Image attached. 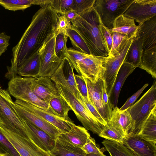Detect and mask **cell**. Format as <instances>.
Segmentation results:
<instances>
[{"mask_svg":"<svg viewBox=\"0 0 156 156\" xmlns=\"http://www.w3.org/2000/svg\"><path fill=\"white\" fill-rule=\"evenodd\" d=\"M135 135L156 144V107L152 110Z\"/></svg>","mask_w":156,"mask_h":156,"instance_id":"obj_24","label":"cell"},{"mask_svg":"<svg viewBox=\"0 0 156 156\" xmlns=\"http://www.w3.org/2000/svg\"><path fill=\"white\" fill-rule=\"evenodd\" d=\"M0 143L3 144L14 156H20L12 145L0 132Z\"/></svg>","mask_w":156,"mask_h":156,"instance_id":"obj_47","label":"cell"},{"mask_svg":"<svg viewBox=\"0 0 156 156\" xmlns=\"http://www.w3.org/2000/svg\"><path fill=\"white\" fill-rule=\"evenodd\" d=\"M86 83L90 101L107 123L111 115L104 105L102 98V87L104 83L102 77L94 83L84 77Z\"/></svg>","mask_w":156,"mask_h":156,"instance_id":"obj_16","label":"cell"},{"mask_svg":"<svg viewBox=\"0 0 156 156\" xmlns=\"http://www.w3.org/2000/svg\"><path fill=\"white\" fill-rule=\"evenodd\" d=\"M58 15L50 4L41 7L34 15L31 23L17 44L13 48L11 65L5 77L10 80L17 76L18 69L55 34Z\"/></svg>","mask_w":156,"mask_h":156,"instance_id":"obj_1","label":"cell"},{"mask_svg":"<svg viewBox=\"0 0 156 156\" xmlns=\"http://www.w3.org/2000/svg\"><path fill=\"white\" fill-rule=\"evenodd\" d=\"M34 78L17 75L9 82L8 91L16 99L29 103L57 116L48 103L40 100L32 92L31 86Z\"/></svg>","mask_w":156,"mask_h":156,"instance_id":"obj_5","label":"cell"},{"mask_svg":"<svg viewBox=\"0 0 156 156\" xmlns=\"http://www.w3.org/2000/svg\"><path fill=\"white\" fill-rule=\"evenodd\" d=\"M95 1V0H73L72 10L79 15L92 8Z\"/></svg>","mask_w":156,"mask_h":156,"instance_id":"obj_38","label":"cell"},{"mask_svg":"<svg viewBox=\"0 0 156 156\" xmlns=\"http://www.w3.org/2000/svg\"><path fill=\"white\" fill-rule=\"evenodd\" d=\"M51 0H0V5L5 9L16 11L24 10L32 5L41 7L49 4Z\"/></svg>","mask_w":156,"mask_h":156,"instance_id":"obj_26","label":"cell"},{"mask_svg":"<svg viewBox=\"0 0 156 156\" xmlns=\"http://www.w3.org/2000/svg\"><path fill=\"white\" fill-rule=\"evenodd\" d=\"M134 0H95L94 7L103 24L112 28L115 19L123 15Z\"/></svg>","mask_w":156,"mask_h":156,"instance_id":"obj_8","label":"cell"},{"mask_svg":"<svg viewBox=\"0 0 156 156\" xmlns=\"http://www.w3.org/2000/svg\"><path fill=\"white\" fill-rule=\"evenodd\" d=\"M67 18L71 21L76 18L79 15L73 10H71L65 13Z\"/></svg>","mask_w":156,"mask_h":156,"instance_id":"obj_48","label":"cell"},{"mask_svg":"<svg viewBox=\"0 0 156 156\" xmlns=\"http://www.w3.org/2000/svg\"><path fill=\"white\" fill-rule=\"evenodd\" d=\"M99 27L104 41L106 51L108 55L112 48V37L109 29L103 23L99 15Z\"/></svg>","mask_w":156,"mask_h":156,"instance_id":"obj_40","label":"cell"},{"mask_svg":"<svg viewBox=\"0 0 156 156\" xmlns=\"http://www.w3.org/2000/svg\"><path fill=\"white\" fill-rule=\"evenodd\" d=\"M123 15L140 25L156 16V0H134Z\"/></svg>","mask_w":156,"mask_h":156,"instance_id":"obj_11","label":"cell"},{"mask_svg":"<svg viewBox=\"0 0 156 156\" xmlns=\"http://www.w3.org/2000/svg\"><path fill=\"white\" fill-rule=\"evenodd\" d=\"M138 25H136L135 21L123 15L118 17L114 21L111 32H116L122 34L128 38L136 37Z\"/></svg>","mask_w":156,"mask_h":156,"instance_id":"obj_23","label":"cell"},{"mask_svg":"<svg viewBox=\"0 0 156 156\" xmlns=\"http://www.w3.org/2000/svg\"><path fill=\"white\" fill-rule=\"evenodd\" d=\"M156 107V81L136 102L127 110L135 122L133 132L136 134L141 128L153 109Z\"/></svg>","mask_w":156,"mask_h":156,"instance_id":"obj_6","label":"cell"},{"mask_svg":"<svg viewBox=\"0 0 156 156\" xmlns=\"http://www.w3.org/2000/svg\"><path fill=\"white\" fill-rule=\"evenodd\" d=\"M49 104L56 115L61 119L66 121L72 120L69 117L68 114L69 111L72 109L60 94L52 98Z\"/></svg>","mask_w":156,"mask_h":156,"instance_id":"obj_30","label":"cell"},{"mask_svg":"<svg viewBox=\"0 0 156 156\" xmlns=\"http://www.w3.org/2000/svg\"><path fill=\"white\" fill-rule=\"evenodd\" d=\"M12 106L21 118L39 128L54 139H56L58 135L62 133L53 125L14 101Z\"/></svg>","mask_w":156,"mask_h":156,"instance_id":"obj_14","label":"cell"},{"mask_svg":"<svg viewBox=\"0 0 156 156\" xmlns=\"http://www.w3.org/2000/svg\"><path fill=\"white\" fill-rule=\"evenodd\" d=\"M25 121L29 139L40 148L49 153L55 147L56 139L33 124Z\"/></svg>","mask_w":156,"mask_h":156,"instance_id":"obj_20","label":"cell"},{"mask_svg":"<svg viewBox=\"0 0 156 156\" xmlns=\"http://www.w3.org/2000/svg\"><path fill=\"white\" fill-rule=\"evenodd\" d=\"M71 22L85 41L92 55L108 56L99 27V15L94 7Z\"/></svg>","mask_w":156,"mask_h":156,"instance_id":"obj_3","label":"cell"},{"mask_svg":"<svg viewBox=\"0 0 156 156\" xmlns=\"http://www.w3.org/2000/svg\"><path fill=\"white\" fill-rule=\"evenodd\" d=\"M2 121L0 118V124H1V123H2Z\"/></svg>","mask_w":156,"mask_h":156,"instance_id":"obj_51","label":"cell"},{"mask_svg":"<svg viewBox=\"0 0 156 156\" xmlns=\"http://www.w3.org/2000/svg\"><path fill=\"white\" fill-rule=\"evenodd\" d=\"M85 156H105V155L103 153H101L98 154H88Z\"/></svg>","mask_w":156,"mask_h":156,"instance_id":"obj_49","label":"cell"},{"mask_svg":"<svg viewBox=\"0 0 156 156\" xmlns=\"http://www.w3.org/2000/svg\"><path fill=\"white\" fill-rule=\"evenodd\" d=\"M77 89L80 94L85 99L90 101L86 83L84 78L79 74H74Z\"/></svg>","mask_w":156,"mask_h":156,"instance_id":"obj_43","label":"cell"},{"mask_svg":"<svg viewBox=\"0 0 156 156\" xmlns=\"http://www.w3.org/2000/svg\"><path fill=\"white\" fill-rule=\"evenodd\" d=\"M138 67L156 78V45L144 50Z\"/></svg>","mask_w":156,"mask_h":156,"instance_id":"obj_27","label":"cell"},{"mask_svg":"<svg viewBox=\"0 0 156 156\" xmlns=\"http://www.w3.org/2000/svg\"><path fill=\"white\" fill-rule=\"evenodd\" d=\"M143 51L142 40L137 37L133 38L124 62L132 65L136 68L138 67Z\"/></svg>","mask_w":156,"mask_h":156,"instance_id":"obj_28","label":"cell"},{"mask_svg":"<svg viewBox=\"0 0 156 156\" xmlns=\"http://www.w3.org/2000/svg\"><path fill=\"white\" fill-rule=\"evenodd\" d=\"M58 22L55 34L60 32L66 33L67 30L71 25V21L67 18L65 14L60 15L58 14Z\"/></svg>","mask_w":156,"mask_h":156,"instance_id":"obj_44","label":"cell"},{"mask_svg":"<svg viewBox=\"0 0 156 156\" xmlns=\"http://www.w3.org/2000/svg\"><path fill=\"white\" fill-rule=\"evenodd\" d=\"M135 68L132 65L125 62L121 66L109 98L113 108L117 106L120 91L126 80Z\"/></svg>","mask_w":156,"mask_h":156,"instance_id":"obj_22","label":"cell"},{"mask_svg":"<svg viewBox=\"0 0 156 156\" xmlns=\"http://www.w3.org/2000/svg\"><path fill=\"white\" fill-rule=\"evenodd\" d=\"M62 72L70 89V91L77 98L80 93L77 89L75 80L73 68L66 57L61 64Z\"/></svg>","mask_w":156,"mask_h":156,"instance_id":"obj_33","label":"cell"},{"mask_svg":"<svg viewBox=\"0 0 156 156\" xmlns=\"http://www.w3.org/2000/svg\"><path fill=\"white\" fill-rule=\"evenodd\" d=\"M0 156H9V155L7 153H0Z\"/></svg>","mask_w":156,"mask_h":156,"instance_id":"obj_50","label":"cell"},{"mask_svg":"<svg viewBox=\"0 0 156 156\" xmlns=\"http://www.w3.org/2000/svg\"><path fill=\"white\" fill-rule=\"evenodd\" d=\"M13 102L8 91L0 85V118L2 125L28 139L26 121L15 110L12 106Z\"/></svg>","mask_w":156,"mask_h":156,"instance_id":"obj_4","label":"cell"},{"mask_svg":"<svg viewBox=\"0 0 156 156\" xmlns=\"http://www.w3.org/2000/svg\"><path fill=\"white\" fill-rule=\"evenodd\" d=\"M31 88L39 99L48 104L52 98L60 95L55 83L50 76L34 78L32 82Z\"/></svg>","mask_w":156,"mask_h":156,"instance_id":"obj_15","label":"cell"},{"mask_svg":"<svg viewBox=\"0 0 156 156\" xmlns=\"http://www.w3.org/2000/svg\"><path fill=\"white\" fill-rule=\"evenodd\" d=\"M111 32L112 41V48L108 55L109 56H112L117 52L121 46L129 39L122 34L114 32Z\"/></svg>","mask_w":156,"mask_h":156,"instance_id":"obj_37","label":"cell"},{"mask_svg":"<svg viewBox=\"0 0 156 156\" xmlns=\"http://www.w3.org/2000/svg\"><path fill=\"white\" fill-rule=\"evenodd\" d=\"M14 102L43 118L55 126L62 133L67 132L71 129L70 122L72 121V120H64L57 116L27 102L16 99Z\"/></svg>","mask_w":156,"mask_h":156,"instance_id":"obj_18","label":"cell"},{"mask_svg":"<svg viewBox=\"0 0 156 156\" xmlns=\"http://www.w3.org/2000/svg\"><path fill=\"white\" fill-rule=\"evenodd\" d=\"M135 122L127 110L121 111L117 106L112 109L107 124L124 137L133 133Z\"/></svg>","mask_w":156,"mask_h":156,"instance_id":"obj_13","label":"cell"},{"mask_svg":"<svg viewBox=\"0 0 156 156\" xmlns=\"http://www.w3.org/2000/svg\"><path fill=\"white\" fill-rule=\"evenodd\" d=\"M40 69V61L38 52L27 60L18 69L17 74L24 77H38Z\"/></svg>","mask_w":156,"mask_h":156,"instance_id":"obj_25","label":"cell"},{"mask_svg":"<svg viewBox=\"0 0 156 156\" xmlns=\"http://www.w3.org/2000/svg\"><path fill=\"white\" fill-rule=\"evenodd\" d=\"M148 84H145L140 89L129 97L127 100L123 105L119 109L120 111H123L127 110L129 107L139 97L144 90L148 86Z\"/></svg>","mask_w":156,"mask_h":156,"instance_id":"obj_45","label":"cell"},{"mask_svg":"<svg viewBox=\"0 0 156 156\" xmlns=\"http://www.w3.org/2000/svg\"><path fill=\"white\" fill-rule=\"evenodd\" d=\"M73 0H51L50 5L58 14H64L72 10Z\"/></svg>","mask_w":156,"mask_h":156,"instance_id":"obj_35","label":"cell"},{"mask_svg":"<svg viewBox=\"0 0 156 156\" xmlns=\"http://www.w3.org/2000/svg\"><path fill=\"white\" fill-rule=\"evenodd\" d=\"M70 125V130L61 133L57 139L69 145L81 148L91 137L90 135L85 128L76 125L73 121Z\"/></svg>","mask_w":156,"mask_h":156,"instance_id":"obj_19","label":"cell"},{"mask_svg":"<svg viewBox=\"0 0 156 156\" xmlns=\"http://www.w3.org/2000/svg\"><path fill=\"white\" fill-rule=\"evenodd\" d=\"M55 34V53L57 56L62 61L66 57V51L67 49L66 43L68 37L66 33L64 32H60Z\"/></svg>","mask_w":156,"mask_h":156,"instance_id":"obj_34","label":"cell"},{"mask_svg":"<svg viewBox=\"0 0 156 156\" xmlns=\"http://www.w3.org/2000/svg\"><path fill=\"white\" fill-rule=\"evenodd\" d=\"M77 99L86 107L101 123L104 126H105L107 124V123L90 101L84 98L80 93Z\"/></svg>","mask_w":156,"mask_h":156,"instance_id":"obj_41","label":"cell"},{"mask_svg":"<svg viewBox=\"0 0 156 156\" xmlns=\"http://www.w3.org/2000/svg\"><path fill=\"white\" fill-rule=\"evenodd\" d=\"M81 149L87 154H98L103 153L105 150H106L105 147L104 149H100L97 145L94 139L91 137L88 139Z\"/></svg>","mask_w":156,"mask_h":156,"instance_id":"obj_42","label":"cell"},{"mask_svg":"<svg viewBox=\"0 0 156 156\" xmlns=\"http://www.w3.org/2000/svg\"><path fill=\"white\" fill-rule=\"evenodd\" d=\"M136 37L142 40L144 50L156 45V16L138 25Z\"/></svg>","mask_w":156,"mask_h":156,"instance_id":"obj_21","label":"cell"},{"mask_svg":"<svg viewBox=\"0 0 156 156\" xmlns=\"http://www.w3.org/2000/svg\"><path fill=\"white\" fill-rule=\"evenodd\" d=\"M89 55L72 48H67L66 57L72 64L74 69L80 75L77 66V62L87 57Z\"/></svg>","mask_w":156,"mask_h":156,"instance_id":"obj_36","label":"cell"},{"mask_svg":"<svg viewBox=\"0 0 156 156\" xmlns=\"http://www.w3.org/2000/svg\"><path fill=\"white\" fill-rule=\"evenodd\" d=\"M10 38L5 32L0 33V56L7 50Z\"/></svg>","mask_w":156,"mask_h":156,"instance_id":"obj_46","label":"cell"},{"mask_svg":"<svg viewBox=\"0 0 156 156\" xmlns=\"http://www.w3.org/2000/svg\"><path fill=\"white\" fill-rule=\"evenodd\" d=\"M66 35L73 46L76 50L88 55L91 52L85 41L79 32L71 25L66 30Z\"/></svg>","mask_w":156,"mask_h":156,"instance_id":"obj_32","label":"cell"},{"mask_svg":"<svg viewBox=\"0 0 156 156\" xmlns=\"http://www.w3.org/2000/svg\"><path fill=\"white\" fill-rule=\"evenodd\" d=\"M133 40V38H132L127 40L115 54L111 56L105 57L102 60V66L105 70L102 77L109 98L111 95L119 70L124 62Z\"/></svg>","mask_w":156,"mask_h":156,"instance_id":"obj_7","label":"cell"},{"mask_svg":"<svg viewBox=\"0 0 156 156\" xmlns=\"http://www.w3.org/2000/svg\"><path fill=\"white\" fill-rule=\"evenodd\" d=\"M102 143L110 156H138L122 143L106 139Z\"/></svg>","mask_w":156,"mask_h":156,"instance_id":"obj_31","label":"cell"},{"mask_svg":"<svg viewBox=\"0 0 156 156\" xmlns=\"http://www.w3.org/2000/svg\"><path fill=\"white\" fill-rule=\"evenodd\" d=\"M98 136L108 140L123 143L124 137L107 124Z\"/></svg>","mask_w":156,"mask_h":156,"instance_id":"obj_39","label":"cell"},{"mask_svg":"<svg viewBox=\"0 0 156 156\" xmlns=\"http://www.w3.org/2000/svg\"><path fill=\"white\" fill-rule=\"evenodd\" d=\"M2 123L0 124V132L20 156H51L49 153L40 148L29 139L7 129Z\"/></svg>","mask_w":156,"mask_h":156,"instance_id":"obj_9","label":"cell"},{"mask_svg":"<svg viewBox=\"0 0 156 156\" xmlns=\"http://www.w3.org/2000/svg\"><path fill=\"white\" fill-rule=\"evenodd\" d=\"M14 156L12 155V156Z\"/></svg>","mask_w":156,"mask_h":156,"instance_id":"obj_52","label":"cell"},{"mask_svg":"<svg viewBox=\"0 0 156 156\" xmlns=\"http://www.w3.org/2000/svg\"><path fill=\"white\" fill-rule=\"evenodd\" d=\"M51 78L55 83L59 93L71 107L84 127L98 135L105 126L101 123L71 92L62 69H58Z\"/></svg>","mask_w":156,"mask_h":156,"instance_id":"obj_2","label":"cell"},{"mask_svg":"<svg viewBox=\"0 0 156 156\" xmlns=\"http://www.w3.org/2000/svg\"><path fill=\"white\" fill-rule=\"evenodd\" d=\"M49 153L51 156H85L87 154L81 148L69 145L57 139L55 147Z\"/></svg>","mask_w":156,"mask_h":156,"instance_id":"obj_29","label":"cell"},{"mask_svg":"<svg viewBox=\"0 0 156 156\" xmlns=\"http://www.w3.org/2000/svg\"><path fill=\"white\" fill-rule=\"evenodd\" d=\"M55 34L43 45L38 52L40 61L38 77H51L58 68L62 62L55 53Z\"/></svg>","mask_w":156,"mask_h":156,"instance_id":"obj_10","label":"cell"},{"mask_svg":"<svg viewBox=\"0 0 156 156\" xmlns=\"http://www.w3.org/2000/svg\"><path fill=\"white\" fill-rule=\"evenodd\" d=\"M105 57L89 55L77 62L80 74L91 82H96L102 76L105 69L102 66Z\"/></svg>","mask_w":156,"mask_h":156,"instance_id":"obj_12","label":"cell"},{"mask_svg":"<svg viewBox=\"0 0 156 156\" xmlns=\"http://www.w3.org/2000/svg\"><path fill=\"white\" fill-rule=\"evenodd\" d=\"M122 144L138 156H156V144L135 134L125 137Z\"/></svg>","mask_w":156,"mask_h":156,"instance_id":"obj_17","label":"cell"}]
</instances>
